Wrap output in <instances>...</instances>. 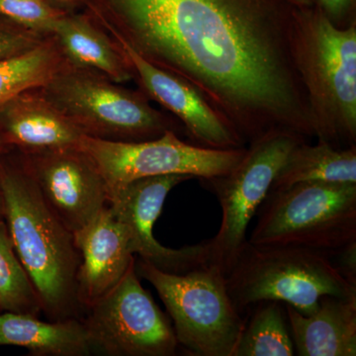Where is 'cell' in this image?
<instances>
[{"label": "cell", "instance_id": "ba28073f", "mask_svg": "<svg viewBox=\"0 0 356 356\" xmlns=\"http://www.w3.org/2000/svg\"><path fill=\"white\" fill-rule=\"evenodd\" d=\"M304 140H309L290 131H270L248 144L245 156L231 172L200 179L221 205V227L207 243L210 264L222 273L248 242V225L270 191L274 178L292 149Z\"/></svg>", "mask_w": 356, "mask_h": 356}, {"label": "cell", "instance_id": "5b68a950", "mask_svg": "<svg viewBox=\"0 0 356 356\" xmlns=\"http://www.w3.org/2000/svg\"><path fill=\"white\" fill-rule=\"evenodd\" d=\"M248 242L331 257L356 243V184L300 182L270 191Z\"/></svg>", "mask_w": 356, "mask_h": 356}, {"label": "cell", "instance_id": "484cf974", "mask_svg": "<svg viewBox=\"0 0 356 356\" xmlns=\"http://www.w3.org/2000/svg\"><path fill=\"white\" fill-rule=\"evenodd\" d=\"M329 257L341 275L356 286V243Z\"/></svg>", "mask_w": 356, "mask_h": 356}, {"label": "cell", "instance_id": "603a6c76", "mask_svg": "<svg viewBox=\"0 0 356 356\" xmlns=\"http://www.w3.org/2000/svg\"><path fill=\"white\" fill-rule=\"evenodd\" d=\"M64 14L43 0H0V16L44 35H51Z\"/></svg>", "mask_w": 356, "mask_h": 356}, {"label": "cell", "instance_id": "83f0119b", "mask_svg": "<svg viewBox=\"0 0 356 356\" xmlns=\"http://www.w3.org/2000/svg\"><path fill=\"white\" fill-rule=\"evenodd\" d=\"M3 147H3V146H2V145H1V144H0V153H1L2 149H3Z\"/></svg>", "mask_w": 356, "mask_h": 356}, {"label": "cell", "instance_id": "cb8c5ba5", "mask_svg": "<svg viewBox=\"0 0 356 356\" xmlns=\"http://www.w3.org/2000/svg\"><path fill=\"white\" fill-rule=\"evenodd\" d=\"M51 35L33 31L6 17L0 18V62L22 55Z\"/></svg>", "mask_w": 356, "mask_h": 356}, {"label": "cell", "instance_id": "30bf717a", "mask_svg": "<svg viewBox=\"0 0 356 356\" xmlns=\"http://www.w3.org/2000/svg\"><path fill=\"white\" fill-rule=\"evenodd\" d=\"M86 321L92 350L113 356H173L177 337L138 277L136 259L102 298L89 307Z\"/></svg>", "mask_w": 356, "mask_h": 356}, {"label": "cell", "instance_id": "277c9868", "mask_svg": "<svg viewBox=\"0 0 356 356\" xmlns=\"http://www.w3.org/2000/svg\"><path fill=\"white\" fill-rule=\"evenodd\" d=\"M224 274L229 297L245 317L259 302H281L310 316L325 295L356 298L355 285L341 275L329 255L307 248L248 241Z\"/></svg>", "mask_w": 356, "mask_h": 356}, {"label": "cell", "instance_id": "7a4b0ae2", "mask_svg": "<svg viewBox=\"0 0 356 356\" xmlns=\"http://www.w3.org/2000/svg\"><path fill=\"white\" fill-rule=\"evenodd\" d=\"M0 199L14 250L38 293L42 311L56 320L74 318L81 306V254L74 234L51 212L23 163L0 165Z\"/></svg>", "mask_w": 356, "mask_h": 356}, {"label": "cell", "instance_id": "ffe728a7", "mask_svg": "<svg viewBox=\"0 0 356 356\" xmlns=\"http://www.w3.org/2000/svg\"><path fill=\"white\" fill-rule=\"evenodd\" d=\"M293 355H296L284 304L264 301L250 308L232 356Z\"/></svg>", "mask_w": 356, "mask_h": 356}, {"label": "cell", "instance_id": "d4e9b609", "mask_svg": "<svg viewBox=\"0 0 356 356\" xmlns=\"http://www.w3.org/2000/svg\"><path fill=\"white\" fill-rule=\"evenodd\" d=\"M317 3L318 8L337 27L346 28L356 22L355 0H317Z\"/></svg>", "mask_w": 356, "mask_h": 356}, {"label": "cell", "instance_id": "44dd1931", "mask_svg": "<svg viewBox=\"0 0 356 356\" xmlns=\"http://www.w3.org/2000/svg\"><path fill=\"white\" fill-rule=\"evenodd\" d=\"M67 65L51 35L36 48L0 62V107L14 96L42 88Z\"/></svg>", "mask_w": 356, "mask_h": 356}, {"label": "cell", "instance_id": "9c48e42d", "mask_svg": "<svg viewBox=\"0 0 356 356\" xmlns=\"http://www.w3.org/2000/svg\"><path fill=\"white\" fill-rule=\"evenodd\" d=\"M95 163L108 191L139 178L184 175L198 179L231 172L247 147L208 149L180 139L175 131L142 142H118L84 136L79 146Z\"/></svg>", "mask_w": 356, "mask_h": 356}, {"label": "cell", "instance_id": "f546056e", "mask_svg": "<svg viewBox=\"0 0 356 356\" xmlns=\"http://www.w3.org/2000/svg\"><path fill=\"white\" fill-rule=\"evenodd\" d=\"M60 1H67V0H60Z\"/></svg>", "mask_w": 356, "mask_h": 356}, {"label": "cell", "instance_id": "9a60e30c", "mask_svg": "<svg viewBox=\"0 0 356 356\" xmlns=\"http://www.w3.org/2000/svg\"><path fill=\"white\" fill-rule=\"evenodd\" d=\"M84 134L38 88L23 91L0 107V144L23 154L79 147Z\"/></svg>", "mask_w": 356, "mask_h": 356}, {"label": "cell", "instance_id": "4316f807", "mask_svg": "<svg viewBox=\"0 0 356 356\" xmlns=\"http://www.w3.org/2000/svg\"><path fill=\"white\" fill-rule=\"evenodd\" d=\"M296 7L313 6V0H289Z\"/></svg>", "mask_w": 356, "mask_h": 356}, {"label": "cell", "instance_id": "7402d4cb", "mask_svg": "<svg viewBox=\"0 0 356 356\" xmlns=\"http://www.w3.org/2000/svg\"><path fill=\"white\" fill-rule=\"evenodd\" d=\"M0 305L3 310L37 316L38 293L14 250L8 229L0 222Z\"/></svg>", "mask_w": 356, "mask_h": 356}, {"label": "cell", "instance_id": "2e32d148", "mask_svg": "<svg viewBox=\"0 0 356 356\" xmlns=\"http://www.w3.org/2000/svg\"><path fill=\"white\" fill-rule=\"evenodd\" d=\"M284 306L295 355H356V298L325 295L310 316Z\"/></svg>", "mask_w": 356, "mask_h": 356}, {"label": "cell", "instance_id": "f1b7e54d", "mask_svg": "<svg viewBox=\"0 0 356 356\" xmlns=\"http://www.w3.org/2000/svg\"><path fill=\"white\" fill-rule=\"evenodd\" d=\"M0 310H3V309H2L1 305H0Z\"/></svg>", "mask_w": 356, "mask_h": 356}, {"label": "cell", "instance_id": "8992f818", "mask_svg": "<svg viewBox=\"0 0 356 356\" xmlns=\"http://www.w3.org/2000/svg\"><path fill=\"white\" fill-rule=\"evenodd\" d=\"M39 89L88 137L142 142L170 130L185 135L182 124L172 115L154 108L140 89L122 88L93 70L67 64Z\"/></svg>", "mask_w": 356, "mask_h": 356}, {"label": "cell", "instance_id": "6da1fadb", "mask_svg": "<svg viewBox=\"0 0 356 356\" xmlns=\"http://www.w3.org/2000/svg\"><path fill=\"white\" fill-rule=\"evenodd\" d=\"M117 43L193 84L245 145L274 130L310 140L308 98L292 55L289 0H88Z\"/></svg>", "mask_w": 356, "mask_h": 356}, {"label": "cell", "instance_id": "3957f363", "mask_svg": "<svg viewBox=\"0 0 356 356\" xmlns=\"http://www.w3.org/2000/svg\"><path fill=\"white\" fill-rule=\"evenodd\" d=\"M292 55L315 138L337 149L355 146L356 22L339 28L318 7H296Z\"/></svg>", "mask_w": 356, "mask_h": 356}, {"label": "cell", "instance_id": "e0dca14e", "mask_svg": "<svg viewBox=\"0 0 356 356\" xmlns=\"http://www.w3.org/2000/svg\"><path fill=\"white\" fill-rule=\"evenodd\" d=\"M51 35L72 67L93 70L119 84L135 77L125 51L90 17L65 13Z\"/></svg>", "mask_w": 356, "mask_h": 356}, {"label": "cell", "instance_id": "ac0fdd59", "mask_svg": "<svg viewBox=\"0 0 356 356\" xmlns=\"http://www.w3.org/2000/svg\"><path fill=\"white\" fill-rule=\"evenodd\" d=\"M0 346L27 348L40 356H81L92 350L84 323L74 318L44 322L30 314H0Z\"/></svg>", "mask_w": 356, "mask_h": 356}, {"label": "cell", "instance_id": "52a82bcc", "mask_svg": "<svg viewBox=\"0 0 356 356\" xmlns=\"http://www.w3.org/2000/svg\"><path fill=\"white\" fill-rule=\"evenodd\" d=\"M136 269L165 304L180 346L193 355H233L247 317L234 305L219 267L170 273L140 259Z\"/></svg>", "mask_w": 356, "mask_h": 356}, {"label": "cell", "instance_id": "4fadbf2b", "mask_svg": "<svg viewBox=\"0 0 356 356\" xmlns=\"http://www.w3.org/2000/svg\"><path fill=\"white\" fill-rule=\"evenodd\" d=\"M119 46L132 65L140 90L182 124L191 144L216 149L247 146L228 119L193 84L149 64L125 44Z\"/></svg>", "mask_w": 356, "mask_h": 356}, {"label": "cell", "instance_id": "d6986e66", "mask_svg": "<svg viewBox=\"0 0 356 356\" xmlns=\"http://www.w3.org/2000/svg\"><path fill=\"white\" fill-rule=\"evenodd\" d=\"M318 181L356 184V145L337 149L320 140L316 145L300 143L274 178L270 191Z\"/></svg>", "mask_w": 356, "mask_h": 356}, {"label": "cell", "instance_id": "7c38bea8", "mask_svg": "<svg viewBox=\"0 0 356 356\" xmlns=\"http://www.w3.org/2000/svg\"><path fill=\"white\" fill-rule=\"evenodd\" d=\"M23 154V165L44 202L72 234L108 206L104 179L79 147Z\"/></svg>", "mask_w": 356, "mask_h": 356}, {"label": "cell", "instance_id": "8fae6325", "mask_svg": "<svg viewBox=\"0 0 356 356\" xmlns=\"http://www.w3.org/2000/svg\"><path fill=\"white\" fill-rule=\"evenodd\" d=\"M192 178L184 175L143 177L108 191V206L127 229L134 254L166 273H184L210 264L207 241L175 250L163 247L154 236V222L168 193Z\"/></svg>", "mask_w": 356, "mask_h": 356}, {"label": "cell", "instance_id": "5bb4252c", "mask_svg": "<svg viewBox=\"0 0 356 356\" xmlns=\"http://www.w3.org/2000/svg\"><path fill=\"white\" fill-rule=\"evenodd\" d=\"M81 264L77 273L79 305L91 307L118 284L135 261L127 229L106 206L74 233Z\"/></svg>", "mask_w": 356, "mask_h": 356}]
</instances>
